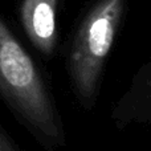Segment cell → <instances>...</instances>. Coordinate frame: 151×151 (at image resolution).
I'll return each mask as SVG.
<instances>
[{"label":"cell","instance_id":"obj_1","mask_svg":"<svg viewBox=\"0 0 151 151\" xmlns=\"http://www.w3.org/2000/svg\"><path fill=\"white\" fill-rule=\"evenodd\" d=\"M0 101L44 151L68 145L56 97L41 69L0 17Z\"/></svg>","mask_w":151,"mask_h":151},{"label":"cell","instance_id":"obj_2","mask_svg":"<svg viewBox=\"0 0 151 151\" xmlns=\"http://www.w3.org/2000/svg\"><path fill=\"white\" fill-rule=\"evenodd\" d=\"M127 0H89L76 23L64 61L70 91L83 111L101 96L105 66L125 20Z\"/></svg>","mask_w":151,"mask_h":151},{"label":"cell","instance_id":"obj_3","mask_svg":"<svg viewBox=\"0 0 151 151\" xmlns=\"http://www.w3.org/2000/svg\"><path fill=\"white\" fill-rule=\"evenodd\" d=\"M61 3L63 0H20L19 4L24 33L45 60H52L60 45Z\"/></svg>","mask_w":151,"mask_h":151},{"label":"cell","instance_id":"obj_4","mask_svg":"<svg viewBox=\"0 0 151 151\" xmlns=\"http://www.w3.org/2000/svg\"><path fill=\"white\" fill-rule=\"evenodd\" d=\"M110 119L118 131L151 125V52L114 104Z\"/></svg>","mask_w":151,"mask_h":151},{"label":"cell","instance_id":"obj_5","mask_svg":"<svg viewBox=\"0 0 151 151\" xmlns=\"http://www.w3.org/2000/svg\"><path fill=\"white\" fill-rule=\"evenodd\" d=\"M0 151H21L19 145L13 141V138L1 123H0Z\"/></svg>","mask_w":151,"mask_h":151}]
</instances>
